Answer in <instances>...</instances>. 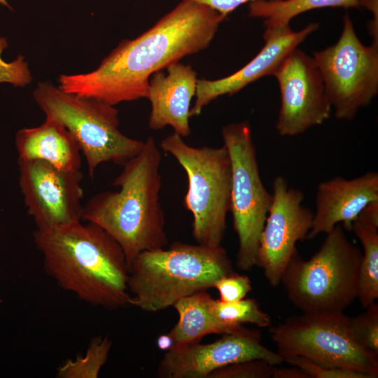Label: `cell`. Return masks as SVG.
<instances>
[{
  "mask_svg": "<svg viewBox=\"0 0 378 378\" xmlns=\"http://www.w3.org/2000/svg\"><path fill=\"white\" fill-rule=\"evenodd\" d=\"M225 18L207 6L182 0L147 31L122 41L96 69L61 75L58 88L112 106L147 99L151 76L206 49Z\"/></svg>",
  "mask_w": 378,
  "mask_h": 378,
  "instance_id": "1",
  "label": "cell"
},
{
  "mask_svg": "<svg viewBox=\"0 0 378 378\" xmlns=\"http://www.w3.org/2000/svg\"><path fill=\"white\" fill-rule=\"evenodd\" d=\"M33 240L44 270L59 287L104 309L130 305L127 260L120 244L102 227L81 220L36 230Z\"/></svg>",
  "mask_w": 378,
  "mask_h": 378,
  "instance_id": "2",
  "label": "cell"
},
{
  "mask_svg": "<svg viewBox=\"0 0 378 378\" xmlns=\"http://www.w3.org/2000/svg\"><path fill=\"white\" fill-rule=\"evenodd\" d=\"M160 146L153 136L125 163L113 186L92 197L83 207L82 221L104 230L122 247L129 267L141 252L164 248L168 243L160 202L162 188Z\"/></svg>",
  "mask_w": 378,
  "mask_h": 378,
  "instance_id": "3",
  "label": "cell"
},
{
  "mask_svg": "<svg viewBox=\"0 0 378 378\" xmlns=\"http://www.w3.org/2000/svg\"><path fill=\"white\" fill-rule=\"evenodd\" d=\"M234 272L224 248L174 242L168 248L145 251L130 264V305L156 312L192 294L206 290Z\"/></svg>",
  "mask_w": 378,
  "mask_h": 378,
  "instance_id": "4",
  "label": "cell"
},
{
  "mask_svg": "<svg viewBox=\"0 0 378 378\" xmlns=\"http://www.w3.org/2000/svg\"><path fill=\"white\" fill-rule=\"evenodd\" d=\"M326 234L309 260L295 253L281 279L288 299L302 312H343L358 297L361 250L342 224Z\"/></svg>",
  "mask_w": 378,
  "mask_h": 378,
  "instance_id": "5",
  "label": "cell"
},
{
  "mask_svg": "<svg viewBox=\"0 0 378 378\" xmlns=\"http://www.w3.org/2000/svg\"><path fill=\"white\" fill-rule=\"evenodd\" d=\"M33 97L46 117L56 120L73 135L92 178L101 164L113 162L123 166L144 146V141L120 131L118 111L115 106L63 92L49 81L38 83Z\"/></svg>",
  "mask_w": 378,
  "mask_h": 378,
  "instance_id": "6",
  "label": "cell"
},
{
  "mask_svg": "<svg viewBox=\"0 0 378 378\" xmlns=\"http://www.w3.org/2000/svg\"><path fill=\"white\" fill-rule=\"evenodd\" d=\"M173 132L160 144L184 169L188 190L183 205L192 215V234L197 244L221 245L230 208L231 163L225 146L194 147Z\"/></svg>",
  "mask_w": 378,
  "mask_h": 378,
  "instance_id": "7",
  "label": "cell"
},
{
  "mask_svg": "<svg viewBox=\"0 0 378 378\" xmlns=\"http://www.w3.org/2000/svg\"><path fill=\"white\" fill-rule=\"evenodd\" d=\"M270 334L284 359L301 356L328 368L378 377V357L356 342L349 317L343 312H303L272 326Z\"/></svg>",
  "mask_w": 378,
  "mask_h": 378,
  "instance_id": "8",
  "label": "cell"
},
{
  "mask_svg": "<svg viewBox=\"0 0 378 378\" xmlns=\"http://www.w3.org/2000/svg\"><path fill=\"white\" fill-rule=\"evenodd\" d=\"M221 132L231 163L230 211L239 240L236 265L238 269L247 271L256 265L260 237L272 194L261 179L249 122L228 124Z\"/></svg>",
  "mask_w": 378,
  "mask_h": 378,
  "instance_id": "9",
  "label": "cell"
},
{
  "mask_svg": "<svg viewBox=\"0 0 378 378\" xmlns=\"http://www.w3.org/2000/svg\"><path fill=\"white\" fill-rule=\"evenodd\" d=\"M334 114L352 120L378 93V43L364 45L346 13L338 41L313 54Z\"/></svg>",
  "mask_w": 378,
  "mask_h": 378,
  "instance_id": "10",
  "label": "cell"
},
{
  "mask_svg": "<svg viewBox=\"0 0 378 378\" xmlns=\"http://www.w3.org/2000/svg\"><path fill=\"white\" fill-rule=\"evenodd\" d=\"M19 185L36 230L82 220L80 170H64L41 160H18Z\"/></svg>",
  "mask_w": 378,
  "mask_h": 378,
  "instance_id": "11",
  "label": "cell"
},
{
  "mask_svg": "<svg viewBox=\"0 0 378 378\" xmlns=\"http://www.w3.org/2000/svg\"><path fill=\"white\" fill-rule=\"evenodd\" d=\"M273 76L280 91L275 126L281 136L302 134L330 118L332 108L313 57L296 48L284 59Z\"/></svg>",
  "mask_w": 378,
  "mask_h": 378,
  "instance_id": "12",
  "label": "cell"
},
{
  "mask_svg": "<svg viewBox=\"0 0 378 378\" xmlns=\"http://www.w3.org/2000/svg\"><path fill=\"white\" fill-rule=\"evenodd\" d=\"M272 189V203L260 237L256 265L262 269L270 286L276 287L298 252L297 242L306 239L314 212L302 205L303 192L289 188L284 176L274 178Z\"/></svg>",
  "mask_w": 378,
  "mask_h": 378,
  "instance_id": "13",
  "label": "cell"
},
{
  "mask_svg": "<svg viewBox=\"0 0 378 378\" xmlns=\"http://www.w3.org/2000/svg\"><path fill=\"white\" fill-rule=\"evenodd\" d=\"M223 335L211 343L192 342L167 351L159 363L158 377L208 378L217 369L250 359H263L274 365L284 363L277 352L260 343L256 330Z\"/></svg>",
  "mask_w": 378,
  "mask_h": 378,
  "instance_id": "14",
  "label": "cell"
},
{
  "mask_svg": "<svg viewBox=\"0 0 378 378\" xmlns=\"http://www.w3.org/2000/svg\"><path fill=\"white\" fill-rule=\"evenodd\" d=\"M318 23H310L299 31L290 25L265 30V45L245 66L234 74L217 80H197L195 102L190 116H197L211 102L223 95H232L248 85L267 76H273L284 59L318 29Z\"/></svg>",
  "mask_w": 378,
  "mask_h": 378,
  "instance_id": "15",
  "label": "cell"
},
{
  "mask_svg": "<svg viewBox=\"0 0 378 378\" xmlns=\"http://www.w3.org/2000/svg\"><path fill=\"white\" fill-rule=\"evenodd\" d=\"M378 200V173L368 172L346 179L335 176L321 182L317 187L316 211L306 239L327 233L342 223L351 230V223L370 202Z\"/></svg>",
  "mask_w": 378,
  "mask_h": 378,
  "instance_id": "16",
  "label": "cell"
},
{
  "mask_svg": "<svg viewBox=\"0 0 378 378\" xmlns=\"http://www.w3.org/2000/svg\"><path fill=\"white\" fill-rule=\"evenodd\" d=\"M153 74L147 99L151 110L148 126L154 130L170 126L182 137L190 134V104L195 96L197 78L191 66L178 62Z\"/></svg>",
  "mask_w": 378,
  "mask_h": 378,
  "instance_id": "17",
  "label": "cell"
},
{
  "mask_svg": "<svg viewBox=\"0 0 378 378\" xmlns=\"http://www.w3.org/2000/svg\"><path fill=\"white\" fill-rule=\"evenodd\" d=\"M15 146L18 160H41L64 170H80L78 143L69 131L53 118L46 117L39 126L19 130Z\"/></svg>",
  "mask_w": 378,
  "mask_h": 378,
  "instance_id": "18",
  "label": "cell"
},
{
  "mask_svg": "<svg viewBox=\"0 0 378 378\" xmlns=\"http://www.w3.org/2000/svg\"><path fill=\"white\" fill-rule=\"evenodd\" d=\"M212 297L206 290L200 291L177 301L173 307L178 319L168 332L174 349L188 343L200 342L210 334L250 333L251 330L241 326H234L221 321L211 312Z\"/></svg>",
  "mask_w": 378,
  "mask_h": 378,
  "instance_id": "19",
  "label": "cell"
},
{
  "mask_svg": "<svg viewBox=\"0 0 378 378\" xmlns=\"http://www.w3.org/2000/svg\"><path fill=\"white\" fill-rule=\"evenodd\" d=\"M351 230L363 248L357 298L366 309L378 298V200L364 208L352 222Z\"/></svg>",
  "mask_w": 378,
  "mask_h": 378,
  "instance_id": "20",
  "label": "cell"
},
{
  "mask_svg": "<svg viewBox=\"0 0 378 378\" xmlns=\"http://www.w3.org/2000/svg\"><path fill=\"white\" fill-rule=\"evenodd\" d=\"M336 7L358 8L360 0H257L249 3L248 14L262 18L265 30H272L289 26L294 18L307 11Z\"/></svg>",
  "mask_w": 378,
  "mask_h": 378,
  "instance_id": "21",
  "label": "cell"
},
{
  "mask_svg": "<svg viewBox=\"0 0 378 378\" xmlns=\"http://www.w3.org/2000/svg\"><path fill=\"white\" fill-rule=\"evenodd\" d=\"M112 347L108 336L93 337L86 352L64 362L57 370L58 378H97L106 363Z\"/></svg>",
  "mask_w": 378,
  "mask_h": 378,
  "instance_id": "22",
  "label": "cell"
},
{
  "mask_svg": "<svg viewBox=\"0 0 378 378\" xmlns=\"http://www.w3.org/2000/svg\"><path fill=\"white\" fill-rule=\"evenodd\" d=\"M212 313L221 321L234 326L251 323L266 328L272 325V318L261 310L258 302L251 298L235 302H223L212 298L210 303Z\"/></svg>",
  "mask_w": 378,
  "mask_h": 378,
  "instance_id": "23",
  "label": "cell"
},
{
  "mask_svg": "<svg viewBox=\"0 0 378 378\" xmlns=\"http://www.w3.org/2000/svg\"><path fill=\"white\" fill-rule=\"evenodd\" d=\"M365 311L349 317V328L356 342L378 357V304L372 303Z\"/></svg>",
  "mask_w": 378,
  "mask_h": 378,
  "instance_id": "24",
  "label": "cell"
},
{
  "mask_svg": "<svg viewBox=\"0 0 378 378\" xmlns=\"http://www.w3.org/2000/svg\"><path fill=\"white\" fill-rule=\"evenodd\" d=\"M274 366L263 359L246 360L217 369L208 378H271Z\"/></svg>",
  "mask_w": 378,
  "mask_h": 378,
  "instance_id": "25",
  "label": "cell"
},
{
  "mask_svg": "<svg viewBox=\"0 0 378 378\" xmlns=\"http://www.w3.org/2000/svg\"><path fill=\"white\" fill-rule=\"evenodd\" d=\"M284 362L301 369L309 378H367L364 374L355 371L328 368L315 363L310 360L293 356L284 359Z\"/></svg>",
  "mask_w": 378,
  "mask_h": 378,
  "instance_id": "26",
  "label": "cell"
},
{
  "mask_svg": "<svg viewBox=\"0 0 378 378\" xmlns=\"http://www.w3.org/2000/svg\"><path fill=\"white\" fill-rule=\"evenodd\" d=\"M214 288L219 292L220 300L235 302L245 298L251 291L252 285L246 275L232 272L217 280Z\"/></svg>",
  "mask_w": 378,
  "mask_h": 378,
  "instance_id": "27",
  "label": "cell"
},
{
  "mask_svg": "<svg viewBox=\"0 0 378 378\" xmlns=\"http://www.w3.org/2000/svg\"><path fill=\"white\" fill-rule=\"evenodd\" d=\"M204 4L227 17L240 6L257 0H188Z\"/></svg>",
  "mask_w": 378,
  "mask_h": 378,
  "instance_id": "28",
  "label": "cell"
},
{
  "mask_svg": "<svg viewBox=\"0 0 378 378\" xmlns=\"http://www.w3.org/2000/svg\"><path fill=\"white\" fill-rule=\"evenodd\" d=\"M292 368H277L274 366L272 378H309L299 368L292 365Z\"/></svg>",
  "mask_w": 378,
  "mask_h": 378,
  "instance_id": "29",
  "label": "cell"
},
{
  "mask_svg": "<svg viewBox=\"0 0 378 378\" xmlns=\"http://www.w3.org/2000/svg\"><path fill=\"white\" fill-rule=\"evenodd\" d=\"M4 46L0 47V53L1 52ZM15 66V65H13V64H7L4 62L0 57V72L4 74L6 80H8V82L12 83H14L15 80H16L15 76H13V74L16 72V71H15L13 69Z\"/></svg>",
  "mask_w": 378,
  "mask_h": 378,
  "instance_id": "30",
  "label": "cell"
},
{
  "mask_svg": "<svg viewBox=\"0 0 378 378\" xmlns=\"http://www.w3.org/2000/svg\"><path fill=\"white\" fill-rule=\"evenodd\" d=\"M156 344L158 349L166 352L174 349L173 341L168 333L160 335L156 340Z\"/></svg>",
  "mask_w": 378,
  "mask_h": 378,
  "instance_id": "31",
  "label": "cell"
},
{
  "mask_svg": "<svg viewBox=\"0 0 378 378\" xmlns=\"http://www.w3.org/2000/svg\"><path fill=\"white\" fill-rule=\"evenodd\" d=\"M0 4L7 7L8 8L11 9V6L8 4L6 0H0Z\"/></svg>",
  "mask_w": 378,
  "mask_h": 378,
  "instance_id": "32",
  "label": "cell"
}]
</instances>
